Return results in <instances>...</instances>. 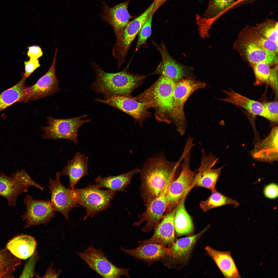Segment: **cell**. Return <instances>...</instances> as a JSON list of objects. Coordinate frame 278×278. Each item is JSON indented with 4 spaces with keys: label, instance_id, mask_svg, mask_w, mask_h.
I'll use <instances>...</instances> for the list:
<instances>
[{
    "label": "cell",
    "instance_id": "cell-4",
    "mask_svg": "<svg viewBox=\"0 0 278 278\" xmlns=\"http://www.w3.org/2000/svg\"><path fill=\"white\" fill-rule=\"evenodd\" d=\"M70 192L76 202L86 209V213L83 220L92 217L99 212L107 210L116 193V191L103 190L95 185L90 184L82 188L70 189Z\"/></svg>",
    "mask_w": 278,
    "mask_h": 278
},
{
    "label": "cell",
    "instance_id": "cell-39",
    "mask_svg": "<svg viewBox=\"0 0 278 278\" xmlns=\"http://www.w3.org/2000/svg\"><path fill=\"white\" fill-rule=\"evenodd\" d=\"M11 176L19 178L30 186H34L42 191L44 189V187L33 180L24 169H21L13 173Z\"/></svg>",
    "mask_w": 278,
    "mask_h": 278
},
{
    "label": "cell",
    "instance_id": "cell-19",
    "mask_svg": "<svg viewBox=\"0 0 278 278\" xmlns=\"http://www.w3.org/2000/svg\"><path fill=\"white\" fill-rule=\"evenodd\" d=\"M156 46L160 53L162 61L153 73L169 78L176 82L185 75L187 68L176 62L169 55L163 43Z\"/></svg>",
    "mask_w": 278,
    "mask_h": 278
},
{
    "label": "cell",
    "instance_id": "cell-12",
    "mask_svg": "<svg viewBox=\"0 0 278 278\" xmlns=\"http://www.w3.org/2000/svg\"><path fill=\"white\" fill-rule=\"evenodd\" d=\"M23 201L26 210L21 217L25 221L24 228L41 224L46 225L55 216L49 201L34 199L28 194L23 199Z\"/></svg>",
    "mask_w": 278,
    "mask_h": 278
},
{
    "label": "cell",
    "instance_id": "cell-36",
    "mask_svg": "<svg viewBox=\"0 0 278 278\" xmlns=\"http://www.w3.org/2000/svg\"><path fill=\"white\" fill-rule=\"evenodd\" d=\"M152 13L144 24L139 32L135 50L137 51L142 45L144 44L150 36L151 33V25L153 16Z\"/></svg>",
    "mask_w": 278,
    "mask_h": 278
},
{
    "label": "cell",
    "instance_id": "cell-31",
    "mask_svg": "<svg viewBox=\"0 0 278 278\" xmlns=\"http://www.w3.org/2000/svg\"><path fill=\"white\" fill-rule=\"evenodd\" d=\"M207 227L196 234L188 237L181 238L175 242L170 248L176 255L175 257L169 256L176 260H185L188 257L194 246L198 239L207 229Z\"/></svg>",
    "mask_w": 278,
    "mask_h": 278
},
{
    "label": "cell",
    "instance_id": "cell-23",
    "mask_svg": "<svg viewBox=\"0 0 278 278\" xmlns=\"http://www.w3.org/2000/svg\"><path fill=\"white\" fill-rule=\"evenodd\" d=\"M205 249L213 260L225 277L241 278L230 251L218 250L209 246H206Z\"/></svg>",
    "mask_w": 278,
    "mask_h": 278
},
{
    "label": "cell",
    "instance_id": "cell-33",
    "mask_svg": "<svg viewBox=\"0 0 278 278\" xmlns=\"http://www.w3.org/2000/svg\"><path fill=\"white\" fill-rule=\"evenodd\" d=\"M211 191V194L208 198L200 203V207L204 212L227 205H233L234 208L239 206V204L237 201L222 194L215 188Z\"/></svg>",
    "mask_w": 278,
    "mask_h": 278
},
{
    "label": "cell",
    "instance_id": "cell-1",
    "mask_svg": "<svg viewBox=\"0 0 278 278\" xmlns=\"http://www.w3.org/2000/svg\"><path fill=\"white\" fill-rule=\"evenodd\" d=\"M91 65L95 74V80L90 87L97 93L103 94L105 99L116 95L132 97L133 91L146 77L131 73L128 65L121 71L109 73L104 71L96 62L91 61Z\"/></svg>",
    "mask_w": 278,
    "mask_h": 278
},
{
    "label": "cell",
    "instance_id": "cell-21",
    "mask_svg": "<svg viewBox=\"0 0 278 278\" xmlns=\"http://www.w3.org/2000/svg\"><path fill=\"white\" fill-rule=\"evenodd\" d=\"M253 158L271 162L278 160V127L273 128L265 138L257 144L251 152Z\"/></svg>",
    "mask_w": 278,
    "mask_h": 278
},
{
    "label": "cell",
    "instance_id": "cell-14",
    "mask_svg": "<svg viewBox=\"0 0 278 278\" xmlns=\"http://www.w3.org/2000/svg\"><path fill=\"white\" fill-rule=\"evenodd\" d=\"M57 49H56L52 65L48 71L33 86L26 87L25 94L21 102L42 99L53 94L59 90V82L55 70Z\"/></svg>",
    "mask_w": 278,
    "mask_h": 278
},
{
    "label": "cell",
    "instance_id": "cell-28",
    "mask_svg": "<svg viewBox=\"0 0 278 278\" xmlns=\"http://www.w3.org/2000/svg\"><path fill=\"white\" fill-rule=\"evenodd\" d=\"M185 198H184L177 205L174 218V229L178 236L190 234L194 229L192 219L185 206Z\"/></svg>",
    "mask_w": 278,
    "mask_h": 278
},
{
    "label": "cell",
    "instance_id": "cell-9",
    "mask_svg": "<svg viewBox=\"0 0 278 278\" xmlns=\"http://www.w3.org/2000/svg\"><path fill=\"white\" fill-rule=\"evenodd\" d=\"M80 258L102 277L119 278L121 276L129 277V269L120 268L107 258L101 249L92 246L88 247L84 252H76Z\"/></svg>",
    "mask_w": 278,
    "mask_h": 278
},
{
    "label": "cell",
    "instance_id": "cell-42",
    "mask_svg": "<svg viewBox=\"0 0 278 278\" xmlns=\"http://www.w3.org/2000/svg\"><path fill=\"white\" fill-rule=\"evenodd\" d=\"M28 48L27 55L30 59L38 60V58L43 55L41 49L38 46H30Z\"/></svg>",
    "mask_w": 278,
    "mask_h": 278
},
{
    "label": "cell",
    "instance_id": "cell-30",
    "mask_svg": "<svg viewBox=\"0 0 278 278\" xmlns=\"http://www.w3.org/2000/svg\"><path fill=\"white\" fill-rule=\"evenodd\" d=\"M27 78L23 76L15 85L0 94V112L17 102H21L26 92Z\"/></svg>",
    "mask_w": 278,
    "mask_h": 278
},
{
    "label": "cell",
    "instance_id": "cell-16",
    "mask_svg": "<svg viewBox=\"0 0 278 278\" xmlns=\"http://www.w3.org/2000/svg\"><path fill=\"white\" fill-rule=\"evenodd\" d=\"M129 0L110 8L106 3L102 2V12L100 15L103 21L112 28L116 38L123 32L132 18L128 8Z\"/></svg>",
    "mask_w": 278,
    "mask_h": 278
},
{
    "label": "cell",
    "instance_id": "cell-2",
    "mask_svg": "<svg viewBox=\"0 0 278 278\" xmlns=\"http://www.w3.org/2000/svg\"><path fill=\"white\" fill-rule=\"evenodd\" d=\"M185 154L183 153L179 160H168L163 152L148 159L140 169L143 188L150 202L157 196L168 181L173 177L181 168V163Z\"/></svg>",
    "mask_w": 278,
    "mask_h": 278
},
{
    "label": "cell",
    "instance_id": "cell-15",
    "mask_svg": "<svg viewBox=\"0 0 278 278\" xmlns=\"http://www.w3.org/2000/svg\"><path fill=\"white\" fill-rule=\"evenodd\" d=\"M218 159L210 152L207 154L203 148L201 160L196 171L192 188L202 187L211 190L215 186L223 167L216 169L213 167L218 163Z\"/></svg>",
    "mask_w": 278,
    "mask_h": 278
},
{
    "label": "cell",
    "instance_id": "cell-45",
    "mask_svg": "<svg viewBox=\"0 0 278 278\" xmlns=\"http://www.w3.org/2000/svg\"><path fill=\"white\" fill-rule=\"evenodd\" d=\"M247 0H244V1H247Z\"/></svg>",
    "mask_w": 278,
    "mask_h": 278
},
{
    "label": "cell",
    "instance_id": "cell-20",
    "mask_svg": "<svg viewBox=\"0 0 278 278\" xmlns=\"http://www.w3.org/2000/svg\"><path fill=\"white\" fill-rule=\"evenodd\" d=\"M30 187L16 177L0 173V196L7 200L10 206H15L18 196L27 192Z\"/></svg>",
    "mask_w": 278,
    "mask_h": 278
},
{
    "label": "cell",
    "instance_id": "cell-18",
    "mask_svg": "<svg viewBox=\"0 0 278 278\" xmlns=\"http://www.w3.org/2000/svg\"><path fill=\"white\" fill-rule=\"evenodd\" d=\"M177 208V205L164 217L154 230V233L150 238L141 241L139 245L156 243L170 248L175 242L174 219Z\"/></svg>",
    "mask_w": 278,
    "mask_h": 278
},
{
    "label": "cell",
    "instance_id": "cell-34",
    "mask_svg": "<svg viewBox=\"0 0 278 278\" xmlns=\"http://www.w3.org/2000/svg\"><path fill=\"white\" fill-rule=\"evenodd\" d=\"M235 0H210L203 16L213 23L234 3Z\"/></svg>",
    "mask_w": 278,
    "mask_h": 278
},
{
    "label": "cell",
    "instance_id": "cell-32",
    "mask_svg": "<svg viewBox=\"0 0 278 278\" xmlns=\"http://www.w3.org/2000/svg\"><path fill=\"white\" fill-rule=\"evenodd\" d=\"M20 259L6 248L0 249V278L14 277L13 273L21 264Z\"/></svg>",
    "mask_w": 278,
    "mask_h": 278
},
{
    "label": "cell",
    "instance_id": "cell-35",
    "mask_svg": "<svg viewBox=\"0 0 278 278\" xmlns=\"http://www.w3.org/2000/svg\"><path fill=\"white\" fill-rule=\"evenodd\" d=\"M256 29L261 36L278 44L277 22L272 20H267L257 25Z\"/></svg>",
    "mask_w": 278,
    "mask_h": 278
},
{
    "label": "cell",
    "instance_id": "cell-5",
    "mask_svg": "<svg viewBox=\"0 0 278 278\" xmlns=\"http://www.w3.org/2000/svg\"><path fill=\"white\" fill-rule=\"evenodd\" d=\"M194 145L191 142H186L180 172L177 179L172 181L168 189L167 206L177 205L192 188L196 171L193 172L190 169V150Z\"/></svg>",
    "mask_w": 278,
    "mask_h": 278
},
{
    "label": "cell",
    "instance_id": "cell-41",
    "mask_svg": "<svg viewBox=\"0 0 278 278\" xmlns=\"http://www.w3.org/2000/svg\"><path fill=\"white\" fill-rule=\"evenodd\" d=\"M263 192L266 198L271 199H275L278 197V186L275 183L270 184L265 187Z\"/></svg>",
    "mask_w": 278,
    "mask_h": 278
},
{
    "label": "cell",
    "instance_id": "cell-25",
    "mask_svg": "<svg viewBox=\"0 0 278 278\" xmlns=\"http://www.w3.org/2000/svg\"><path fill=\"white\" fill-rule=\"evenodd\" d=\"M140 171V169L136 168L126 173L117 176L105 177L99 176L95 179V185L100 188H107L116 192L124 191V188L130 183L133 175Z\"/></svg>",
    "mask_w": 278,
    "mask_h": 278
},
{
    "label": "cell",
    "instance_id": "cell-44",
    "mask_svg": "<svg viewBox=\"0 0 278 278\" xmlns=\"http://www.w3.org/2000/svg\"><path fill=\"white\" fill-rule=\"evenodd\" d=\"M168 0H154L155 10L156 11L164 3Z\"/></svg>",
    "mask_w": 278,
    "mask_h": 278
},
{
    "label": "cell",
    "instance_id": "cell-43",
    "mask_svg": "<svg viewBox=\"0 0 278 278\" xmlns=\"http://www.w3.org/2000/svg\"><path fill=\"white\" fill-rule=\"evenodd\" d=\"M58 274H56L54 271L53 270L51 266L47 270L44 277H57Z\"/></svg>",
    "mask_w": 278,
    "mask_h": 278
},
{
    "label": "cell",
    "instance_id": "cell-22",
    "mask_svg": "<svg viewBox=\"0 0 278 278\" xmlns=\"http://www.w3.org/2000/svg\"><path fill=\"white\" fill-rule=\"evenodd\" d=\"M88 158L84 154L78 152L73 158L68 161L60 172L61 175L68 176L69 186L73 189L77 182L84 176L88 175Z\"/></svg>",
    "mask_w": 278,
    "mask_h": 278
},
{
    "label": "cell",
    "instance_id": "cell-38",
    "mask_svg": "<svg viewBox=\"0 0 278 278\" xmlns=\"http://www.w3.org/2000/svg\"><path fill=\"white\" fill-rule=\"evenodd\" d=\"M264 116L270 120L275 123L278 121V102L277 101L266 102L263 104Z\"/></svg>",
    "mask_w": 278,
    "mask_h": 278
},
{
    "label": "cell",
    "instance_id": "cell-13",
    "mask_svg": "<svg viewBox=\"0 0 278 278\" xmlns=\"http://www.w3.org/2000/svg\"><path fill=\"white\" fill-rule=\"evenodd\" d=\"M60 172L56 173L55 179L50 178L48 188L51 195L50 201L53 210L61 213L67 221L69 212L72 209L79 206L72 197L70 189L66 188L61 183Z\"/></svg>",
    "mask_w": 278,
    "mask_h": 278
},
{
    "label": "cell",
    "instance_id": "cell-7",
    "mask_svg": "<svg viewBox=\"0 0 278 278\" xmlns=\"http://www.w3.org/2000/svg\"><path fill=\"white\" fill-rule=\"evenodd\" d=\"M206 84L191 78L182 79L176 82L173 91L174 105L172 122L177 131L184 135L186 128V120L184 111L185 103L194 92L203 88Z\"/></svg>",
    "mask_w": 278,
    "mask_h": 278
},
{
    "label": "cell",
    "instance_id": "cell-37",
    "mask_svg": "<svg viewBox=\"0 0 278 278\" xmlns=\"http://www.w3.org/2000/svg\"><path fill=\"white\" fill-rule=\"evenodd\" d=\"M250 41L255 43L259 47L268 51L277 53L278 44L271 40L260 36H253Z\"/></svg>",
    "mask_w": 278,
    "mask_h": 278
},
{
    "label": "cell",
    "instance_id": "cell-40",
    "mask_svg": "<svg viewBox=\"0 0 278 278\" xmlns=\"http://www.w3.org/2000/svg\"><path fill=\"white\" fill-rule=\"evenodd\" d=\"M24 64L25 72L23 76L27 78L40 66L38 60L30 58L29 61H25Z\"/></svg>",
    "mask_w": 278,
    "mask_h": 278
},
{
    "label": "cell",
    "instance_id": "cell-10",
    "mask_svg": "<svg viewBox=\"0 0 278 278\" xmlns=\"http://www.w3.org/2000/svg\"><path fill=\"white\" fill-rule=\"evenodd\" d=\"M173 178L169 179L159 195L149 202L146 210L140 216L139 221L133 223L134 226H138L146 221L142 229V231L149 233L155 229L167 206V193Z\"/></svg>",
    "mask_w": 278,
    "mask_h": 278
},
{
    "label": "cell",
    "instance_id": "cell-17",
    "mask_svg": "<svg viewBox=\"0 0 278 278\" xmlns=\"http://www.w3.org/2000/svg\"><path fill=\"white\" fill-rule=\"evenodd\" d=\"M120 249L135 259L147 263L149 266L161 260L166 256L176 257L175 254L170 248L156 243L139 245L138 247L131 249H125L122 247Z\"/></svg>",
    "mask_w": 278,
    "mask_h": 278
},
{
    "label": "cell",
    "instance_id": "cell-8",
    "mask_svg": "<svg viewBox=\"0 0 278 278\" xmlns=\"http://www.w3.org/2000/svg\"><path fill=\"white\" fill-rule=\"evenodd\" d=\"M155 11L153 1L142 13L129 22L123 32L116 38L112 54L118 62L119 68L125 62L130 46L142 27L150 16Z\"/></svg>",
    "mask_w": 278,
    "mask_h": 278
},
{
    "label": "cell",
    "instance_id": "cell-11",
    "mask_svg": "<svg viewBox=\"0 0 278 278\" xmlns=\"http://www.w3.org/2000/svg\"><path fill=\"white\" fill-rule=\"evenodd\" d=\"M95 101L103 103L119 109L128 114L139 124L141 127L143 123L150 117V108L146 103L134 99L132 97L116 95L109 98Z\"/></svg>",
    "mask_w": 278,
    "mask_h": 278
},
{
    "label": "cell",
    "instance_id": "cell-29",
    "mask_svg": "<svg viewBox=\"0 0 278 278\" xmlns=\"http://www.w3.org/2000/svg\"><path fill=\"white\" fill-rule=\"evenodd\" d=\"M254 65L253 68L256 77L255 84L259 85L266 83L277 94V68L272 69L270 65L263 62Z\"/></svg>",
    "mask_w": 278,
    "mask_h": 278
},
{
    "label": "cell",
    "instance_id": "cell-27",
    "mask_svg": "<svg viewBox=\"0 0 278 278\" xmlns=\"http://www.w3.org/2000/svg\"><path fill=\"white\" fill-rule=\"evenodd\" d=\"M245 51L248 60L254 64L263 62L270 65L277 62L276 53L265 50L251 41L245 45Z\"/></svg>",
    "mask_w": 278,
    "mask_h": 278
},
{
    "label": "cell",
    "instance_id": "cell-3",
    "mask_svg": "<svg viewBox=\"0 0 278 278\" xmlns=\"http://www.w3.org/2000/svg\"><path fill=\"white\" fill-rule=\"evenodd\" d=\"M176 83L169 78L160 75L153 84L133 98L146 104L150 108H153L157 121L170 124L172 122Z\"/></svg>",
    "mask_w": 278,
    "mask_h": 278
},
{
    "label": "cell",
    "instance_id": "cell-24",
    "mask_svg": "<svg viewBox=\"0 0 278 278\" xmlns=\"http://www.w3.org/2000/svg\"><path fill=\"white\" fill-rule=\"evenodd\" d=\"M36 246V241L33 237L22 235L11 240L7 244L6 248L18 258L26 259L34 253Z\"/></svg>",
    "mask_w": 278,
    "mask_h": 278
},
{
    "label": "cell",
    "instance_id": "cell-6",
    "mask_svg": "<svg viewBox=\"0 0 278 278\" xmlns=\"http://www.w3.org/2000/svg\"><path fill=\"white\" fill-rule=\"evenodd\" d=\"M87 116L84 115L79 117L66 119H57L50 116L47 118V126H41V135L45 139L56 140L65 139L72 141L75 145L77 144V133L80 127L85 123L90 122V119L84 120Z\"/></svg>",
    "mask_w": 278,
    "mask_h": 278
},
{
    "label": "cell",
    "instance_id": "cell-26",
    "mask_svg": "<svg viewBox=\"0 0 278 278\" xmlns=\"http://www.w3.org/2000/svg\"><path fill=\"white\" fill-rule=\"evenodd\" d=\"M226 98L220 100L239 106L255 115L263 117L264 107L261 103L249 99L230 89L224 91Z\"/></svg>",
    "mask_w": 278,
    "mask_h": 278
}]
</instances>
